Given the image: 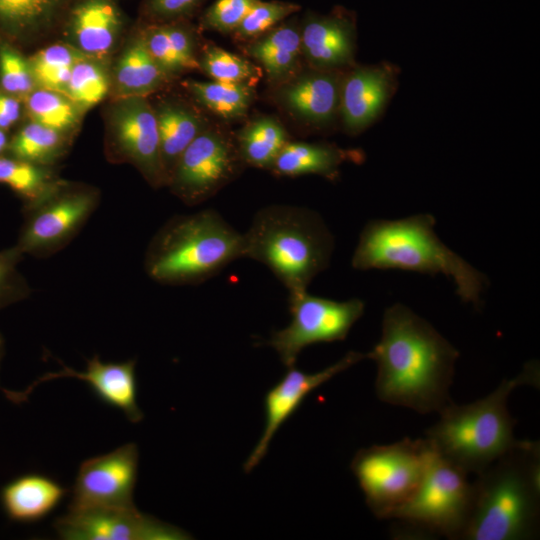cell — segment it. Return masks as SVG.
Listing matches in <instances>:
<instances>
[{
    "mask_svg": "<svg viewBox=\"0 0 540 540\" xmlns=\"http://www.w3.org/2000/svg\"><path fill=\"white\" fill-rule=\"evenodd\" d=\"M367 355L377 365L375 390L381 401L420 414L439 412L452 402L459 351L407 305L384 310L381 337Z\"/></svg>",
    "mask_w": 540,
    "mask_h": 540,
    "instance_id": "cell-1",
    "label": "cell"
},
{
    "mask_svg": "<svg viewBox=\"0 0 540 540\" xmlns=\"http://www.w3.org/2000/svg\"><path fill=\"white\" fill-rule=\"evenodd\" d=\"M430 213L399 219H374L362 228L353 251L355 270H402L451 279L462 302L480 309L487 277L450 249L435 231Z\"/></svg>",
    "mask_w": 540,
    "mask_h": 540,
    "instance_id": "cell-2",
    "label": "cell"
},
{
    "mask_svg": "<svg viewBox=\"0 0 540 540\" xmlns=\"http://www.w3.org/2000/svg\"><path fill=\"white\" fill-rule=\"evenodd\" d=\"M472 483L473 505L461 540H529L538 536V441L517 440Z\"/></svg>",
    "mask_w": 540,
    "mask_h": 540,
    "instance_id": "cell-3",
    "label": "cell"
},
{
    "mask_svg": "<svg viewBox=\"0 0 540 540\" xmlns=\"http://www.w3.org/2000/svg\"><path fill=\"white\" fill-rule=\"evenodd\" d=\"M539 383V362L530 360L520 373L504 379L484 398L445 406L438 412L439 420L426 430L425 438L444 459L468 475H478L517 441L515 421L507 405L510 394L521 386L538 388Z\"/></svg>",
    "mask_w": 540,
    "mask_h": 540,
    "instance_id": "cell-4",
    "label": "cell"
},
{
    "mask_svg": "<svg viewBox=\"0 0 540 540\" xmlns=\"http://www.w3.org/2000/svg\"><path fill=\"white\" fill-rule=\"evenodd\" d=\"M244 237V258L265 266L288 290L305 291L325 271L335 238L322 216L307 207L275 204L259 209Z\"/></svg>",
    "mask_w": 540,
    "mask_h": 540,
    "instance_id": "cell-5",
    "label": "cell"
},
{
    "mask_svg": "<svg viewBox=\"0 0 540 540\" xmlns=\"http://www.w3.org/2000/svg\"><path fill=\"white\" fill-rule=\"evenodd\" d=\"M244 258L243 233L214 209L167 220L150 240L147 275L163 285H198Z\"/></svg>",
    "mask_w": 540,
    "mask_h": 540,
    "instance_id": "cell-6",
    "label": "cell"
},
{
    "mask_svg": "<svg viewBox=\"0 0 540 540\" xmlns=\"http://www.w3.org/2000/svg\"><path fill=\"white\" fill-rule=\"evenodd\" d=\"M430 453L426 438H404L357 451L350 467L375 517L388 520L411 500L422 483Z\"/></svg>",
    "mask_w": 540,
    "mask_h": 540,
    "instance_id": "cell-7",
    "label": "cell"
},
{
    "mask_svg": "<svg viewBox=\"0 0 540 540\" xmlns=\"http://www.w3.org/2000/svg\"><path fill=\"white\" fill-rule=\"evenodd\" d=\"M472 505L473 483L469 481L468 474L440 456L431 446L420 487L390 519L422 534L461 540Z\"/></svg>",
    "mask_w": 540,
    "mask_h": 540,
    "instance_id": "cell-8",
    "label": "cell"
},
{
    "mask_svg": "<svg viewBox=\"0 0 540 540\" xmlns=\"http://www.w3.org/2000/svg\"><path fill=\"white\" fill-rule=\"evenodd\" d=\"M99 201L97 189L61 181L36 202L23 206L16 246L23 254L37 258L54 255L76 237Z\"/></svg>",
    "mask_w": 540,
    "mask_h": 540,
    "instance_id": "cell-9",
    "label": "cell"
},
{
    "mask_svg": "<svg viewBox=\"0 0 540 540\" xmlns=\"http://www.w3.org/2000/svg\"><path fill=\"white\" fill-rule=\"evenodd\" d=\"M288 302L291 322L274 331L267 343L286 368L295 366L300 352L310 345L344 340L365 310L359 298L337 301L307 290L289 294Z\"/></svg>",
    "mask_w": 540,
    "mask_h": 540,
    "instance_id": "cell-10",
    "label": "cell"
},
{
    "mask_svg": "<svg viewBox=\"0 0 540 540\" xmlns=\"http://www.w3.org/2000/svg\"><path fill=\"white\" fill-rule=\"evenodd\" d=\"M107 158L134 166L153 187L167 184L157 117L146 96L117 97L106 115Z\"/></svg>",
    "mask_w": 540,
    "mask_h": 540,
    "instance_id": "cell-11",
    "label": "cell"
},
{
    "mask_svg": "<svg viewBox=\"0 0 540 540\" xmlns=\"http://www.w3.org/2000/svg\"><path fill=\"white\" fill-rule=\"evenodd\" d=\"M243 165L236 143L205 128L180 155L166 186L182 202L194 206L231 182Z\"/></svg>",
    "mask_w": 540,
    "mask_h": 540,
    "instance_id": "cell-12",
    "label": "cell"
},
{
    "mask_svg": "<svg viewBox=\"0 0 540 540\" xmlns=\"http://www.w3.org/2000/svg\"><path fill=\"white\" fill-rule=\"evenodd\" d=\"M139 451L135 443L83 461L71 490L68 511L135 506Z\"/></svg>",
    "mask_w": 540,
    "mask_h": 540,
    "instance_id": "cell-13",
    "label": "cell"
},
{
    "mask_svg": "<svg viewBox=\"0 0 540 540\" xmlns=\"http://www.w3.org/2000/svg\"><path fill=\"white\" fill-rule=\"evenodd\" d=\"M53 527L65 540H185L184 530L144 514L135 506L67 511Z\"/></svg>",
    "mask_w": 540,
    "mask_h": 540,
    "instance_id": "cell-14",
    "label": "cell"
},
{
    "mask_svg": "<svg viewBox=\"0 0 540 540\" xmlns=\"http://www.w3.org/2000/svg\"><path fill=\"white\" fill-rule=\"evenodd\" d=\"M367 353L349 351L340 360L325 369L306 373L295 366L287 372L265 395V426L261 437L243 465L249 473L265 456L269 444L281 425L296 411L305 397L335 375L367 359Z\"/></svg>",
    "mask_w": 540,
    "mask_h": 540,
    "instance_id": "cell-15",
    "label": "cell"
},
{
    "mask_svg": "<svg viewBox=\"0 0 540 540\" xmlns=\"http://www.w3.org/2000/svg\"><path fill=\"white\" fill-rule=\"evenodd\" d=\"M135 365L134 359L103 362L95 355L87 360V367L83 372L63 365L60 371L40 376L25 391L3 389V392L10 401L20 403L27 399L36 385L58 378H75L86 382L99 400L120 410L131 423H139L144 415L137 404Z\"/></svg>",
    "mask_w": 540,
    "mask_h": 540,
    "instance_id": "cell-16",
    "label": "cell"
},
{
    "mask_svg": "<svg viewBox=\"0 0 540 540\" xmlns=\"http://www.w3.org/2000/svg\"><path fill=\"white\" fill-rule=\"evenodd\" d=\"M127 29L119 0H74L61 31L85 57L106 63Z\"/></svg>",
    "mask_w": 540,
    "mask_h": 540,
    "instance_id": "cell-17",
    "label": "cell"
},
{
    "mask_svg": "<svg viewBox=\"0 0 540 540\" xmlns=\"http://www.w3.org/2000/svg\"><path fill=\"white\" fill-rule=\"evenodd\" d=\"M300 40L302 54L314 69L339 71L354 62L355 18L343 8L308 13L300 25Z\"/></svg>",
    "mask_w": 540,
    "mask_h": 540,
    "instance_id": "cell-18",
    "label": "cell"
},
{
    "mask_svg": "<svg viewBox=\"0 0 540 540\" xmlns=\"http://www.w3.org/2000/svg\"><path fill=\"white\" fill-rule=\"evenodd\" d=\"M396 75L386 64L356 67L342 77L339 114L343 127L357 134L382 113L393 95Z\"/></svg>",
    "mask_w": 540,
    "mask_h": 540,
    "instance_id": "cell-19",
    "label": "cell"
},
{
    "mask_svg": "<svg viewBox=\"0 0 540 540\" xmlns=\"http://www.w3.org/2000/svg\"><path fill=\"white\" fill-rule=\"evenodd\" d=\"M74 0H0V42L18 49L61 30Z\"/></svg>",
    "mask_w": 540,
    "mask_h": 540,
    "instance_id": "cell-20",
    "label": "cell"
},
{
    "mask_svg": "<svg viewBox=\"0 0 540 540\" xmlns=\"http://www.w3.org/2000/svg\"><path fill=\"white\" fill-rule=\"evenodd\" d=\"M341 82L339 71L313 68L284 85L279 99L301 120L327 125L339 114Z\"/></svg>",
    "mask_w": 540,
    "mask_h": 540,
    "instance_id": "cell-21",
    "label": "cell"
},
{
    "mask_svg": "<svg viewBox=\"0 0 540 540\" xmlns=\"http://www.w3.org/2000/svg\"><path fill=\"white\" fill-rule=\"evenodd\" d=\"M69 490L57 480L26 473L7 482L0 490V504L10 521L29 524L46 518Z\"/></svg>",
    "mask_w": 540,
    "mask_h": 540,
    "instance_id": "cell-22",
    "label": "cell"
},
{
    "mask_svg": "<svg viewBox=\"0 0 540 540\" xmlns=\"http://www.w3.org/2000/svg\"><path fill=\"white\" fill-rule=\"evenodd\" d=\"M126 43L111 73L115 98L147 97L160 89L169 77L149 53L137 26Z\"/></svg>",
    "mask_w": 540,
    "mask_h": 540,
    "instance_id": "cell-23",
    "label": "cell"
},
{
    "mask_svg": "<svg viewBox=\"0 0 540 540\" xmlns=\"http://www.w3.org/2000/svg\"><path fill=\"white\" fill-rule=\"evenodd\" d=\"M360 151L345 150L325 143L288 142L277 158L271 171L278 176L296 177L315 174L335 180L340 166L347 161L360 162Z\"/></svg>",
    "mask_w": 540,
    "mask_h": 540,
    "instance_id": "cell-24",
    "label": "cell"
},
{
    "mask_svg": "<svg viewBox=\"0 0 540 540\" xmlns=\"http://www.w3.org/2000/svg\"><path fill=\"white\" fill-rule=\"evenodd\" d=\"M248 53L263 66L272 81H284L296 70L301 51L300 25L295 21L280 23L255 38Z\"/></svg>",
    "mask_w": 540,
    "mask_h": 540,
    "instance_id": "cell-25",
    "label": "cell"
},
{
    "mask_svg": "<svg viewBox=\"0 0 540 540\" xmlns=\"http://www.w3.org/2000/svg\"><path fill=\"white\" fill-rule=\"evenodd\" d=\"M154 109L161 158L168 182L180 155L206 127L193 110L180 103L164 102Z\"/></svg>",
    "mask_w": 540,
    "mask_h": 540,
    "instance_id": "cell-26",
    "label": "cell"
},
{
    "mask_svg": "<svg viewBox=\"0 0 540 540\" xmlns=\"http://www.w3.org/2000/svg\"><path fill=\"white\" fill-rule=\"evenodd\" d=\"M69 134L29 120L10 138L6 154L52 167L67 152Z\"/></svg>",
    "mask_w": 540,
    "mask_h": 540,
    "instance_id": "cell-27",
    "label": "cell"
},
{
    "mask_svg": "<svg viewBox=\"0 0 540 540\" xmlns=\"http://www.w3.org/2000/svg\"><path fill=\"white\" fill-rule=\"evenodd\" d=\"M288 142L287 132L279 121L260 117L240 131L236 147L244 165L270 170Z\"/></svg>",
    "mask_w": 540,
    "mask_h": 540,
    "instance_id": "cell-28",
    "label": "cell"
},
{
    "mask_svg": "<svg viewBox=\"0 0 540 540\" xmlns=\"http://www.w3.org/2000/svg\"><path fill=\"white\" fill-rule=\"evenodd\" d=\"M183 85L198 103L225 119L243 117L254 96L249 84L186 80Z\"/></svg>",
    "mask_w": 540,
    "mask_h": 540,
    "instance_id": "cell-29",
    "label": "cell"
},
{
    "mask_svg": "<svg viewBox=\"0 0 540 540\" xmlns=\"http://www.w3.org/2000/svg\"><path fill=\"white\" fill-rule=\"evenodd\" d=\"M61 181L50 166L0 155V184L10 187L22 199L23 206L36 202Z\"/></svg>",
    "mask_w": 540,
    "mask_h": 540,
    "instance_id": "cell-30",
    "label": "cell"
},
{
    "mask_svg": "<svg viewBox=\"0 0 540 540\" xmlns=\"http://www.w3.org/2000/svg\"><path fill=\"white\" fill-rule=\"evenodd\" d=\"M23 105L29 120L69 135L84 113L66 94L38 87L23 100Z\"/></svg>",
    "mask_w": 540,
    "mask_h": 540,
    "instance_id": "cell-31",
    "label": "cell"
},
{
    "mask_svg": "<svg viewBox=\"0 0 540 540\" xmlns=\"http://www.w3.org/2000/svg\"><path fill=\"white\" fill-rule=\"evenodd\" d=\"M82 57L64 41L40 49L28 61L38 88L65 94L72 68Z\"/></svg>",
    "mask_w": 540,
    "mask_h": 540,
    "instance_id": "cell-32",
    "label": "cell"
},
{
    "mask_svg": "<svg viewBox=\"0 0 540 540\" xmlns=\"http://www.w3.org/2000/svg\"><path fill=\"white\" fill-rule=\"evenodd\" d=\"M111 88L106 63L84 56L74 64L65 94L84 112L104 100Z\"/></svg>",
    "mask_w": 540,
    "mask_h": 540,
    "instance_id": "cell-33",
    "label": "cell"
},
{
    "mask_svg": "<svg viewBox=\"0 0 540 540\" xmlns=\"http://www.w3.org/2000/svg\"><path fill=\"white\" fill-rule=\"evenodd\" d=\"M198 63L199 68L214 81L252 85L261 76L257 66L216 46L208 47Z\"/></svg>",
    "mask_w": 540,
    "mask_h": 540,
    "instance_id": "cell-34",
    "label": "cell"
},
{
    "mask_svg": "<svg viewBox=\"0 0 540 540\" xmlns=\"http://www.w3.org/2000/svg\"><path fill=\"white\" fill-rule=\"evenodd\" d=\"M36 88L28 58L17 47L0 42V91L23 101Z\"/></svg>",
    "mask_w": 540,
    "mask_h": 540,
    "instance_id": "cell-35",
    "label": "cell"
},
{
    "mask_svg": "<svg viewBox=\"0 0 540 540\" xmlns=\"http://www.w3.org/2000/svg\"><path fill=\"white\" fill-rule=\"evenodd\" d=\"M299 10L300 6L296 3L259 0L249 10L233 34L242 40L257 38Z\"/></svg>",
    "mask_w": 540,
    "mask_h": 540,
    "instance_id": "cell-36",
    "label": "cell"
},
{
    "mask_svg": "<svg viewBox=\"0 0 540 540\" xmlns=\"http://www.w3.org/2000/svg\"><path fill=\"white\" fill-rule=\"evenodd\" d=\"M23 255L16 245L0 251V309L31 293L28 282L17 269Z\"/></svg>",
    "mask_w": 540,
    "mask_h": 540,
    "instance_id": "cell-37",
    "label": "cell"
},
{
    "mask_svg": "<svg viewBox=\"0 0 540 540\" xmlns=\"http://www.w3.org/2000/svg\"><path fill=\"white\" fill-rule=\"evenodd\" d=\"M136 26L149 53L168 77L185 71L171 45L166 23H148L140 20Z\"/></svg>",
    "mask_w": 540,
    "mask_h": 540,
    "instance_id": "cell-38",
    "label": "cell"
},
{
    "mask_svg": "<svg viewBox=\"0 0 540 540\" xmlns=\"http://www.w3.org/2000/svg\"><path fill=\"white\" fill-rule=\"evenodd\" d=\"M259 0H214L203 12L200 26L203 29L230 33L238 27L249 10Z\"/></svg>",
    "mask_w": 540,
    "mask_h": 540,
    "instance_id": "cell-39",
    "label": "cell"
},
{
    "mask_svg": "<svg viewBox=\"0 0 540 540\" xmlns=\"http://www.w3.org/2000/svg\"><path fill=\"white\" fill-rule=\"evenodd\" d=\"M205 0H143L140 20L148 23H167L188 20Z\"/></svg>",
    "mask_w": 540,
    "mask_h": 540,
    "instance_id": "cell-40",
    "label": "cell"
},
{
    "mask_svg": "<svg viewBox=\"0 0 540 540\" xmlns=\"http://www.w3.org/2000/svg\"><path fill=\"white\" fill-rule=\"evenodd\" d=\"M24 111L23 101L0 91V128L10 130L21 118Z\"/></svg>",
    "mask_w": 540,
    "mask_h": 540,
    "instance_id": "cell-41",
    "label": "cell"
},
{
    "mask_svg": "<svg viewBox=\"0 0 540 540\" xmlns=\"http://www.w3.org/2000/svg\"><path fill=\"white\" fill-rule=\"evenodd\" d=\"M9 140L7 132L0 128V155L6 154Z\"/></svg>",
    "mask_w": 540,
    "mask_h": 540,
    "instance_id": "cell-42",
    "label": "cell"
},
{
    "mask_svg": "<svg viewBox=\"0 0 540 540\" xmlns=\"http://www.w3.org/2000/svg\"><path fill=\"white\" fill-rule=\"evenodd\" d=\"M3 354H4V340H3L2 335L0 334V363L3 357Z\"/></svg>",
    "mask_w": 540,
    "mask_h": 540,
    "instance_id": "cell-43",
    "label": "cell"
}]
</instances>
